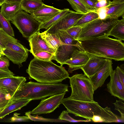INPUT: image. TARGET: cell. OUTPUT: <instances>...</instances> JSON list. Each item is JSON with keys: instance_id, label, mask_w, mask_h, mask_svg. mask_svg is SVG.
Listing matches in <instances>:
<instances>
[{"instance_id": "18", "label": "cell", "mask_w": 124, "mask_h": 124, "mask_svg": "<svg viewBox=\"0 0 124 124\" xmlns=\"http://www.w3.org/2000/svg\"><path fill=\"white\" fill-rule=\"evenodd\" d=\"M40 33L39 30H38L28 38L31 48L29 51L33 55L40 51H47L54 54L42 38Z\"/></svg>"}, {"instance_id": "44", "label": "cell", "mask_w": 124, "mask_h": 124, "mask_svg": "<svg viewBox=\"0 0 124 124\" xmlns=\"http://www.w3.org/2000/svg\"><path fill=\"white\" fill-rule=\"evenodd\" d=\"M23 0H5L4 2H18L21 3Z\"/></svg>"}, {"instance_id": "20", "label": "cell", "mask_w": 124, "mask_h": 124, "mask_svg": "<svg viewBox=\"0 0 124 124\" xmlns=\"http://www.w3.org/2000/svg\"><path fill=\"white\" fill-rule=\"evenodd\" d=\"M21 3L4 2L1 6L0 12L7 20L11 21L20 10Z\"/></svg>"}, {"instance_id": "49", "label": "cell", "mask_w": 124, "mask_h": 124, "mask_svg": "<svg viewBox=\"0 0 124 124\" xmlns=\"http://www.w3.org/2000/svg\"><path fill=\"white\" fill-rule=\"evenodd\" d=\"M93 0V1H97V0Z\"/></svg>"}, {"instance_id": "46", "label": "cell", "mask_w": 124, "mask_h": 124, "mask_svg": "<svg viewBox=\"0 0 124 124\" xmlns=\"http://www.w3.org/2000/svg\"><path fill=\"white\" fill-rule=\"evenodd\" d=\"M7 106L3 107H0V114L2 112Z\"/></svg>"}, {"instance_id": "11", "label": "cell", "mask_w": 124, "mask_h": 124, "mask_svg": "<svg viewBox=\"0 0 124 124\" xmlns=\"http://www.w3.org/2000/svg\"><path fill=\"white\" fill-rule=\"evenodd\" d=\"M112 60L107 59L100 69L89 78L94 90L101 86L113 70Z\"/></svg>"}, {"instance_id": "39", "label": "cell", "mask_w": 124, "mask_h": 124, "mask_svg": "<svg viewBox=\"0 0 124 124\" xmlns=\"http://www.w3.org/2000/svg\"><path fill=\"white\" fill-rule=\"evenodd\" d=\"M20 114L16 113H14L10 119V121L11 122H26L31 120L28 116H19Z\"/></svg>"}, {"instance_id": "45", "label": "cell", "mask_w": 124, "mask_h": 124, "mask_svg": "<svg viewBox=\"0 0 124 124\" xmlns=\"http://www.w3.org/2000/svg\"><path fill=\"white\" fill-rule=\"evenodd\" d=\"M5 48H4L0 46V53H1L2 55H5L3 51Z\"/></svg>"}, {"instance_id": "19", "label": "cell", "mask_w": 124, "mask_h": 124, "mask_svg": "<svg viewBox=\"0 0 124 124\" xmlns=\"http://www.w3.org/2000/svg\"><path fill=\"white\" fill-rule=\"evenodd\" d=\"M106 19H117L124 16V0H113L108 2Z\"/></svg>"}, {"instance_id": "29", "label": "cell", "mask_w": 124, "mask_h": 124, "mask_svg": "<svg viewBox=\"0 0 124 124\" xmlns=\"http://www.w3.org/2000/svg\"><path fill=\"white\" fill-rule=\"evenodd\" d=\"M18 40L8 34L2 28H0V46L5 48L9 42H17Z\"/></svg>"}, {"instance_id": "5", "label": "cell", "mask_w": 124, "mask_h": 124, "mask_svg": "<svg viewBox=\"0 0 124 124\" xmlns=\"http://www.w3.org/2000/svg\"><path fill=\"white\" fill-rule=\"evenodd\" d=\"M69 78L72 92L68 98L86 102L94 101V91L89 78L82 73L75 74Z\"/></svg>"}, {"instance_id": "2", "label": "cell", "mask_w": 124, "mask_h": 124, "mask_svg": "<svg viewBox=\"0 0 124 124\" xmlns=\"http://www.w3.org/2000/svg\"><path fill=\"white\" fill-rule=\"evenodd\" d=\"M26 71L30 79H33L42 83H58L70 77L62 66L57 65L51 61L40 60L34 57Z\"/></svg>"}, {"instance_id": "15", "label": "cell", "mask_w": 124, "mask_h": 124, "mask_svg": "<svg viewBox=\"0 0 124 124\" xmlns=\"http://www.w3.org/2000/svg\"><path fill=\"white\" fill-rule=\"evenodd\" d=\"M76 49L84 51L81 46L64 44L60 46L54 53L53 60L56 61L62 66L64 62L71 57L74 51Z\"/></svg>"}, {"instance_id": "36", "label": "cell", "mask_w": 124, "mask_h": 124, "mask_svg": "<svg viewBox=\"0 0 124 124\" xmlns=\"http://www.w3.org/2000/svg\"><path fill=\"white\" fill-rule=\"evenodd\" d=\"M124 101L121 100H116L113 104L115 106V110L118 111L121 115L120 119L124 122Z\"/></svg>"}, {"instance_id": "4", "label": "cell", "mask_w": 124, "mask_h": 124, "mask_svg": "<svg viewBox=\"0 0 124 124\" xmlns=\"http://www.w3.org/2000/svg\"><path fill=\"white\" fill-rule=\"evenodd\" d=\"M68 85L62 83L47 84L30 81L25 83L12 96V100L20 99L35 100L68 91Z\"/></svg>"}, {"instance_id": "24", "label": "cell", "mask_w": 124, "mask_h": 124, "mask_svg": "<svg viewBox=\"0 0 124 124\" xmlns=\"http://www.w3.org/2000/svg\"><path fill=\"white\" fill-rule=\"evenodd\" d=\"M122 17L121 19L117 20L109 34L121 41L124 40V16Z\"/></svg>"}, {"instance_id": "12", "label": "cell", "mask_w": 124, "mask_h": 124, "mask_svg": "<svg viewBox=\"0 0 124 124\" xmlns=\"http://www.w3.org/2000/svg\"><path fill=\"white\" fill-rule=\"evenodd\" d=\"M91 55L84 51L79 49L75 50L70 58L67 60L64 64L69 66L68 71L70 73L79 69L86 63Z\"/></svg>"}, {"instance_id": "16", "label": "cell", "mask_w": 124, "mask_h": 124, "mask_svg": "<svg viewBox=\"0 0 124 124\" xmlns=\"http://www.w3.org/2000/svg\"><path fill=\"white\" fill-rule=\"evenodd\" d=\"M107 58L91 55L85 64L81 69L87 77L90 78L101 68Z\"/></svg>"}, {"instance_id": "35", "label": "cell", "mask_w": 124, "mask_h": 124, "mask_svg": "<svg viewBox=\"0 0 124 124\" xmlns=\"http://www.w3.org/2000/svg\"><path fill=\"white\" fill-rule=\"evenodd\" d=\"M82 27L80 26H73L65 31L75 39L78 40L82 30Z\"/></svg>"}, {"instance_id": "25", "label": "cell", "mask_w": 124, "mask_h": 124, "mask_svg": "<svg viewBox=\"0 0 124 124\" xmlns=\"http://www.w3.org/2000/svg\"><path fill=\"white\" fill-rule=\"evenodd\" d=\"M56 33L60 38L61 40L64 44L81 46L79 41L75 39L65 30H59Z\"/></svg>"}, {"instance_id": "41", "label": "cell", "mask_w": 124, "mask_h": 124, "mask_svg": "<svg viewBox=\"0 0 124 124\" xmlns=\"http://www.w3.org/2000/svg\"><path fill=\"white\" fill-rule=\"evenodd\" d=\"M108 3L107 0H97L96 5V8L97 9L105 6L107 5Z\"/></svg>"}, {"instance_id": "27", "label": "cell", "mask_w": 124, "mask_h": 124, "mask_svg": "<svg viewBox=\"0 0 124 124\" xmlns=\"http://www.w3.org/2000/svg\"><path fill=\"white\" fill-rule=\"evenodd\" d=\"M98 13L95 11H90L86 13L73 26L82 27L88 23L99 18Z\"/></svg>"}, {"instance_id": "48", "label": "cell", "mask_w": 124, "mask_h": 124, "mask_svg": "<svg viewBox=\"0 0 124 124\" xmlns=\"http://www.w3.org/2000/svg\"><path fill=\"white\" fill-rule=\"evenodd\" d=\"M2 54L1 53H0V56H2Z\"/></svg>"}, {"instance_id": "43", "label": "cell", "mask_w": 124, "mask_h": 124, "mask_svg": "<svg viewBox=\"0 0 124 124\" xmlns=\"http://www.w3.org/2000/svg\"><path fill=\"white\" fill-rule=\"evenodd\" d=\"M91 120L94 122H104V120L101 117L97 116H93Z\"/></svg>"}, {"instance_id": "33", "label": "cell", "mask_w": 124, "mask_h": 124, "mask_svg": "<svg viewBox=\"0 0 124 124\" xmlns=\"http://www.w3.org/2000/svg\"><path fill=\"white\" fill-rule=\"evenodd\" d=\"M31 111H29L25 113V115L28 116L30 119L34 121H41L44 122H64L62 120L59 119H54L48 118H45L42 116H31Z\"/></svg>"}, {"instance_id": "9", "label": "cell", "mask_w": 124, "mask_h": 124, "mask_svg": "<svg viewBox=\"0 0 124 124\" xmlns=\"http://www.w3.org/2000/svg\"><path fill=\"white\" fill-rule=\"evenodd\" d=\"M66 92L57 94L47 98L42 99L39 105L31 111V114H47L53 111L61 104Z\"/></svg>"}, {"instance_id": "38", "label": "cell", "mask_w": 124, "mask_h": 124, "mask_svg": "<svg viewBox=\"0 0 124 124\" xmlns=\"http://www.w3.org/2000/svg\"><path fill=\"white\" fill-rule=\"evenodd\" d=\"M89 11H95L97 9L96 7L97 1L91 0H80Z\"/></svg>"}, {"instance_id": "42", "label": "cell", "mask_w": 124, "mask_h": 124, "mask_svg": "<svg viewBox=\"0 0 124 124\" xmlns=\"http://www.w3.org/2000/svg\"><path fill=\"white\" fill-rule=\"evenodd\" d=\"M14 75V74L12 71L8 72L0 69V78Z\"/></svg>"}, {"instance_id": "6", "label": "cell", "mask_w": 124, "mask_h": 124, "mask_svg": "<svg viewBox=\"0 0 124 124\" xmlns=\"http://www.w3.org/2000/svg\"><path fill=\"white\" fill-rule=\"evenodd\" d=\"M117 19L98 18L84 25L78 40L82 41L102 36H108L117 22Z\"/></svg>"}, {"instance_id": "26", "label": "cell", "mask_w": 124, "mask_h": 124, "mask_svg": "<svg viewBox=\"0 0 124 124\" xmlns=\"http://www.w3.org/2000/svg\"><path fill=\"white\" fill-rule=\"evenodd\" d=\"M68 8H64L57 15L50 20L44 23L41 24L39 30L42 29H48L59 20L66 15L70 11Z\"/></svg>"}, {"instance_id": "30", "label": "cell", "mask_w": 124, "mask_h": 124, "mask_svg": "<svg viewBox=\"0 0 124 124\" xmlns=\"http://www.w3.org/2000/svg\"><path fill=\"white\" fill-rule=\"evenodd\" d=\"M0 28L11 36L14 37V33L10 21L6 19L0 12Z\"/></svg>"}, {"instance_id": "22", "label": "cell", "mask_w": 124, "mask_h": 124, "mask_svg": "<svg viewBox=\"0 0 124 124\" xmlns=\"http://www.w3.org/2000/svg\"><path fill=\"white\" fill-rule=\"evenodd\" d=\"M40 34L48 46L53 51L54 53L58 47L64 44L61 40L56 33L50 34L45 31L40 33Z\"/></svg>"}, {"instance_id": "37", "label": "cell", "mask_w": 124, "mask_h": 124, "mask_svg": "<svg viewBox=\"0 0 124 124\" xmlns=\"http://www.w3.org/2000/svg\"><path fill=\"white\" fill-rule=\"evenodd\" d=\"M9 60L5 55L0 57V69L8 72H11L8 69Z\"/></svg>"}, {"instance_id": "7", "label": "cell", "mask_w": 124, "mask_h": 124, "mask_svg": "<svg viewBox=\"0 0 124 124\" xmlns=\"http://www.w3.org/2000/svg\"><path fill=\"white\" fill-rule=\"evenodd\" d=\"M23 36L28 38L39 30L41 23L22 10H20L11 21Z\"/></svg>"}, {"instance_id": "1", "label": "cell", "mask_w": 124, "mask_h": 124, "mask_svg": "<svg viewBox=\"0 0 124 124\" xmlns=\"http://www.w3.org/2000/svg\"><path fill=\"white\" fill-rule=\"evenodd\" d=\"M80 41L83 50L90 55L124 60V44L118 39L107 36Z\"/></svg>"}, {"instance_id": "50", "label": "cell", "mask_w": 124, "mask_h": 124, "mask_svg": "<svg viewBox=\"0 0 124 124\" xmlns=\"http://www.w3.org/2000/svg\"></svg>"}, {"instance_id": "17", "label": "cell", "mask_w": 124, "mask_h": 124, "mask_svg": "<svg viewBox=\"0 0 124 124\" xmlns=\"http://www.w3.org/2000/svg\"><path fill=\"white\" fill-rule=\"evenodd\" d=\"M110 76V81L107 85V90L111 95L124 101V85L119 80L115 70Z\"/></svg>"}, {"instance_id": "31", "label": "cell", "mask_w": 124, "mask_h": 124, "mask_svg": "<svg viewBox=\"0 0 124 124\" xmlns=\"http://www.w3.org/2000/svg\"><path fill=\"white\" fill-rule=\"evenodd\" d=\"M72 8L76 12L85 14L89 11L84 4L80 0H67Z\"/></svg>"}, {"instance_id": "13", "label": "cell", "mask_w": 124, "mask_h": 124, "mask_svg": "<svg viewBox=\"0 0 124 124\" xmlns=\"http://www.w3.org/2000/svg\"><path fill=\"white\" fill-rule=\"evenodd\" d=\"M61 10L44 3L41 6L31 14L34 19L41 24L50 20Z\"/></svg>"}, {"instance_id": "21", "label": "cell", "mask_w": 124, "mask_h": 124, "mask_svg": "<svg viewBox=\"0 0 124 124\" xmlns=\"http://www.w3.org/2000/svg\"><path fill=\"white\" fill-rule=\"evenodd\" d=\"M31 99H20L12 100L0 114V119L13 112L20 110L31 101Z\"/></svg>"}, {"instance_id": "34", "label": "cell", "mask_w": 124, "mask_h": 124, "mask_svg": "<svg viewBox=\"0 0 124 124\" xmlns=\"http://www.w3.org/2000/svg\"><path fill=\"white\" fill-rule=\"evenodd\" d=\"M67 111H62L59 116L58 119L61 120H64L70 122H88L92 121L90 119L86 120H76L71 117Z\"/></svg>"}, {"instance_id": "8", "label": "cell", "mask_w": 124, "mask_h": 124, "mask_svg": "<svg viewBox=\"0 0 124 124\" xmlns=\"http://www.w3.org/2000/svg\"><path fill=\"white\" fill-rule=\"evenodd\" d=\"M29 50L19 42H9L3 51L5 56L13 63L22 66L28 56Z\"/></svg>"}, {"instance_id": "32", "label": "cell", "mask_w": 124, "mask_h": 124, "mask_svg": "<svg viewBox=\"0 0 124 124\" xmlns=\"http://www.w3.org/2000/svg\"><path fill=\"white\" fill-rule=\"evenodd\" d=\"M54 54L45 51H40L33 55L34 57L39 60L49 61L53 60Z\"/></svg>"}, {"instance_id": "3", "label": "cell", "mask_w": 124, "mask_h": 124, "mask_svg": "<svg viewBox=\"0 0 124 124\" xmlns=\"http://www.w3.org/2000/svg\"><path fill=\"white\" fill-rule=\"evenodd\" d=\"M61 104L69 113L76 116L91 120L93 116H97L101 117L105 123L119 122L118 117L112 111L110 108H103L94 101L86 102L64 98Z\"/></svg>"}, {"instance_id": "40", "label": "cell", "mask_w": 124, "mask_h": 124, "mask_svg": "<svg viewBox=\"0 0 124 124\" xmlns=\"http://www.w3.org/2000/svg\"><path fill=\"white\" fill-rule=\"evenodd\" d=\"M115 70L119 80L124 85V66L123 67L118 66Z\"/></svg>"}, {"instance_id": "10", "label": "cell", "mask_w": 124, "mask_h": 124, "mask_svg": "<svg viewBox=\"0 0 124 124\" xmlns=\"http://www.w3.org/2000/svg\"><path fill=\"white\" fill-rule=\"evenodd\" d=\"M85 14L70 10L66 15L45 31L50 34H55L59 30L65 31L73 26Z\"/></svg>"}, {"instance_id": "23", "label": "cell", "mask_w": 124, "mask_h": 124, "mask_svg": "<svg viewBox=\"0 0 124 124\" xmlns=\"http://www.w3.org/2000/svg\"><path fill=\"white\" fill-rule=\"evenodd\" d=\"M44 4L42 0H23L20 4V10L31 14Z\"/></svg>"}, {"instance_id": "28", "label": "cell", "mask_w": 124, "mask_h": 124, "mask_svg": "<svg viewBox=\"0 0 124 124\" xmlns=\"http://www.w3.org/2000/svg\"><path fill=\"white\" fill-rule=\"evenodd\" d=\"M13 94L0 87V107L7 106L12 101Z\"/></svg>"}, {"instance_id": "14", "label": "cell", "mask_w": 124, "mask_h": 124, "mask_svg": "<svg viewBox=\"0 0 124 124\" xmlns=\"http://www.w3.org/2000/svg\"><path fill=\"white\" fill-rule=\"evenodd\" d=\"M26 81V78L23 77L13 76L3 77L0 78V87L14 95Z\"/></svg>"}, {"instance_id": "47", "label": "cell", "mask_w": 124, "mask_h": 124, "mask_svg": "<svg viewBox=\"0 0 124 124\" xmlns=\"http://www.w3.org/2000/svg\"><path fill=\"white\" fill-rule=\"evenodd\" d=\"M5 0H0V6L5 2Z\"/></svg>"}]
</instances>
